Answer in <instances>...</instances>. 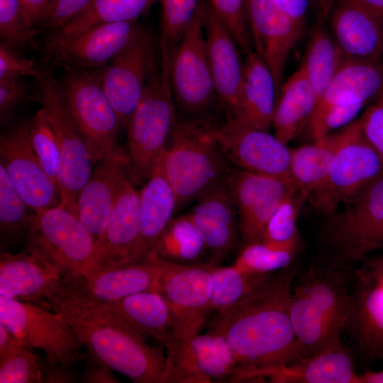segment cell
I'll return each mask as SVG.
<instances>
[{"label": "cell", "mask_w": 383, "mask_h": 383, "mask_svg": "<svg viewBox=\"0 0 383 383\" xmlns=\"http://www.w3.org/2000/svg\"><path fill=\"white\" fill-rule=\"evenodd\" d=\"M246 1H247V0H245V4H246Z\"/></svg>", "instance_id": "62"}, {"label": "cell", "mask_w": 383, "mask_h": 383, "mask_svg": "<svg viewBox=\"0 0 383 383\" xmlns=\"http://www.w3.org/2000/svg\"><path fill=\"white\" fill-rule=\"evenodd\" d=\"M94 240L79 218L60 204L35 212L24 250L62 279H68L80 273L91 253Z\"/></svg>", "instance_id": "10"}, {"label": "cell", "mask_w": 383, "mask_h": 383, "mask_svg": "<svg viewBox=\"0 0 383 383\" xmlns=\"http://www.w3.org/2000/svg\"><path fill=\"white\" fill-rule=\"evenodd\" d=\"M38 32L28 18L21 0H0L1 43L20 52L38 50Z\"/></svg>", "instance_id": "43"}, {"label": "cell", "mask_w": 383, "mask_h": 383, "mask_svg": "<svg viewBox=\"0 0 383 383\" xmlns=\"http://www.w3.org/2000/svg\"><path fill=\"white\" fill-rule=\"evenodd\" d=\"M160 270L157 257L150 253L140 262L62 279L52 310L112 302L142 292H157Z\"/></svg>", "instance_id": "13"}, {"label": "cell", "mask_w": 383, "mask_h": 383, "mask_svg": "<svg viewBox=\"0 0 383 383\" xmlns=\"http://www.w3.org/2000/svg\"><path fill=\"white\" fill-rule=\"evenodd\" d=\"M29 87L22 79L0 80V123L4 126L13 118L18 106L28 98Z\"/></svg>", "instance_id": "51"}, {"label": "cell", "mask_w": 383, "mask_h": 383, "mask_svg": "<svg viewBox=\"0 0 383 383\" xmlns=\"http://www.w3.org/2000/svg\"><path fill=\"white\" fill-rule=\"evenodd\" d=\"M329 12L330 10H324L317 13V21L300 65L318 101L327 84L347 61L326 26Z\"/></svg>", "instance_id": "36"}, {"label": "cell", "mask_w": 383, "mask_h": 383, "mask_svg": "<svg viewBox=\"0 0 383 383\" xmlns=\"http://www.w3.org/2000/svg\"><path fill=\"white\" fill-rule=\"evenodd\" d=\"M165 175L177 198V208L196 199L231 170L206 120H177L163 151Z\"/></svg>", "instance_id": "4"}, {"label": "cell", "mask_w": 383, "mask_h": 383, "mask_svg": "<svg viewBox=\"0 0 383 383\" xmlns=\"http://www.w3.org/2000/svg\"><path fill=\"white\" fill-rule=\"evenodd\" d=\"M206 252L205 244L188 215L173 217L150 252L177 264L197 263Z\"/></svg>", "instance_id": "38"}, {"label": "cell", "mask_w": 383, "mask_h": 383, "mask_svg": "<svg viewBox=\"0 0 383 383\" xmlns=\"http://www.w3.org/2000/svg\"><path fill=\"white\" fill-rule=\"evenodd\" d=\"M0 324L23 346L44 352L48 362L73 366L84 355L74 328L44 306L0 296Z\"/></svg>", "instance_id": "11"}, {"label": "cell", "mask_w": 383, "mask_h": 383, "mask_svg": "<svg viewBox=\"0 0 383 383\" xmlns=\"http://www.w3.org/2000/svg\"><path fill=\"white\" fill-rule=\"evenodd\" d=\"M357 119L364 135L383 157V91Z\"/></svg>", "instance_id": "50"}, {"label": "cell", "mask_w": 383, "mask_h": 383, "mask_svg": "<svg viewBox=\"0 0 383 383\" xmlns=\"http://www.w3.org/2000/svg\"><path fill=\"white\" fill-rule=\"evenodd\" d=\"M331 33L348 61L377 63L383 59V24L355 0H333Z\"/></svg>", "instance_id": "23"}, {"label": "cell", "mask_w": 383, "mask_h": 383, "mask_svg": "<svg viewBox=\"0 0 383 383\" xmlns=\"http://www.w3.org/2000/svg\"><path fill=\"white\" fill-rule=\"evenodd\" d=\"M60 83L70 113L85 140L93 163L101 160L129 167L118 135V116L91 70H65Z\"/></svg>", "instance_id": "6"}, {"label": "cell", "mask_w": 383, "mask_h": 383, "mask_svg": "<svg viewBox=\"0 0 383 383\" xmlns=\"http://www.w3.org/2000/svg\"><path fill=\"white\" fill-rule=\"evenodd\" d=\"M30 23L40 27L45 21L54 0H21Z\"/></svg>", "instance_id": "55"}, {"label": "cell", "mask_w": 383, "mask_h": 383, "mask_svg": "<svg viewBox=\"0 0 383 383\" xmlns=\"http://www.w3.org/2000/svg\"><path fill=\"white\" fill-rule=\"evenodd\" d=\"M157 259L160 270L157 292L166 301L172 318L165 348H190L209 318L212 270L216 265L211 262L183 265Z\"/></svg>", "instance_id": "7"}, {"label": "cell", "mask_w": 383, "mask_h": 383, "mask_svg": "<svg viewBox=\"0 0 383 383\" xmlns=\"http://www.w3.org/2000/svg\"><path fill=\"white\" fill-rule=\"evenodd\" d=\"M30 138L40 164L59 189L60 151L55 133L43 106L31 118Z\"/></svg>", "instance_id": "46"}, {"label": "cell", "mask_w": 383, "mask_h": 383, "mask_svg": "<svg viewBox=\"0 0 383 383\" xmlns=\"http://www.w3.org/2000/svg\"><path fill=\"white\" fill-rule=\"evenodd\" d=\"M159 0H92L79 14L47 35L40 45H50L74 36L94 26L137 21Z\"/></svg>", "instance_id": "34"}, {"label": "cell", "mask_w": 383, "mask_h": 383, "mask_svg": "<svg viewBox=\"0 0 383 383\" xmlns=\"http://www.w3.org/2000/svg\"><path fill=\"white\" fill-rule=\"evenodd\" d=\"M356 383H383V370L357 374Z\"/></svg>", "instance_id": "60"}, {"label": "cell", "mask_w": 383, "mask_h": 383, "mask_svg": "<svg viewBox=\"0 0 383 383\" xmlns=\"http://www.w3.org/2000/svg\"><path fill=\"white\" fill-rule=\"evenodd\" d=\"M191 348L200 372L210 381L231 380L238 361L231 345L218 331L208 328L192 341Z\"/></svg>", "instance_id": "40"}, {"label": "cell", "mask_w": 383, "mask_h": 383, "mask_svg": "<svg viewBox=\"0 0 383 383\" xmlns=\"http://www.w3.org/2000/svg\"><path fill=\"white\" fill-rule=\"evenodd\" d=\"M306 199L301 191L285 198L268 221L261 241L279 245L301 243L297 218Z\"/></svg>", "instance_id": "47"}, {"label": "cell", "mask_w": 383, "mask_h": 383, "mask_svg": "<svg viewBox=\"0 0 383 383\" xmlns=\"http://www.w3.org/2000/svg\"><path fill=\"white\" fill-rule=\"evenodd\" d=\"M357 265L370 276L383 284V255H369Z\"/></svg>", "instance_id": "57"}, {"label": "cell", "mask_w": 383, "mask_h": 383, "mask_svg": "<svg viewBox=\"0 0 383 383\" xmlns=\"http://www.w3.org/2000/svg\"><path fill=\"white\" fill-rule=\"evenodd\" d=\"M84 362L82 382L87 383L119 382L112 374V370L87 350L82 358Z\"/></svg>", "instance_id": "53"}, {"label": "cell", "mask_w": 383, "mask_h": 383, "mask_svg": "<svg viewBox=\"0 0 383 383\" xmlns=\"http://www.w3.org/2000/svg\"><path fill=\"white\" fill-rule=\"evenodd\" d=\"M35 216L0 164V244L1 252L25 240Z\"/></svg>", "instance_id": "39"}, {"label": "cell", "mask_w": 383, "mask_h": 383, "mask_svg": "<svg viewBox=\"0 0 383 383\" xmlns=\"http://www.w3.org/2000/svg\"><path fill=\"white\" fill-rule=\"evenodd\" d=\"M293 20L304 27L309 0H274Z\"/></svg>", "instance_id": "56"}, {"label": "cell", "mask_w": 383, "mask_h": 383, "mask_svg": "<svg viewBox=\"0 0 383 383\" xmlns=\"http://www.w3.org/2000/svg\"><path fill=\"white\" fill-rule=\"evenodd\" d=\"M383 172V157L364 135L358 119L341 130L340 140L323 183L310 196L328 216Z\"/></svg>", "instance_id": "8"}, {"label": "cell", "mask_w": 383, "mask_h": 383, "mask_svg": "<svg viewBox=\"0 0 383 383\" xmlns=\"http://www.w3.org/2000/svg\"><path fill=\"white\" fill-rule=\"evenodd\" d=\"M382 91L383 62L347 60L326 87L306 123L317 120L333 107L365 106Z\"/></svg>", "instance_id": "29"}, {"label": "cell", "mask_w": 383, "mask_h": 383, "mask_svg": "<svg viewBox=\"0 0 383 383\" xmlns=\"http://www.w3.org/2000/svg\"><path fill=\"white\" fill-rule=\"evenodd\" d=\"M128 178L114 213L94 240L91 253L79 274L111 270L145 260L148 251L140 231V197Z\"/></svg>", "instance_id": "15"}, {"label": "cell", "mask_w": 383, "mask_h": 383, "mask_svg": "<svg viewBox=\"0 0 383 383\" xmlns=\"http://www.w3.org/2000/svg\"><path fill=\"white\" fill-rule=\"evenodd\" d=\"M227 176L197 197L187 213L205 244L210 262L216 265L234 252L240 240Z\"/></svg>", "instance_id": "22"}, {"label": "cell", "mask_w": 383, "mask_h": 383, "mask_svg": "<svg viewBox=\"0 0 383 383\" xmlns=\"http://www.w3.org/2000/svg\"><path fill=\"white\" fill-rule=\"evenodd\" d=\"M246 11L254 50L269 67L279 94L287 58L304 27L274 0H247Z\"/></svg>", "instance_id": "20"}, {"label": "cell", "mask_w": 383, "mask_h": 383, "mask_svg": "<svg viewBox=\"0 0 383 383\" xmlns=\"http://www.w3.org/2000/svg\"><path fill=\"white\" fill-rule=\"evenodd\" d=\"M62 278L38 258L23 250L1 252L0 296L49 309L58 294Z\"/></svg>", "instance_id": "25"}, {"label": "cell", "mask_w": 383, "mask_h": 383, "mask_svg": "<svg viewBox=\"0 0 383 383\" xmlns=\"http://www.w3.org/2000/svg\"><path fill=\"white\" fill-rule=\"evenodd\" d=\"M48 73L33 59L4 43H0V80L19 79L33 77L37 81Z\"/></svg>", "instance_id": "49"}, {"label": "cell", "mask_w": 383, "mask_h": 383, "mask_svg": "<svg viewBox=\"0 0 383 383\" xmlns=\"http://www.w3.org/2000/svg\"><path fill=\"white\" fill-rule=\"evenodd\" d=\"M216 15L228 28L238 48L245 54L254 50L245 0H207Z\"/></svg>", "instance_id": "48"}, {"label": "cell", "mask_w": 383, "mask_h": 383, "mask_svg": "<svg viewBox=\"0 0 383 383\" xmlns=\"http://www.w3.org/2000/svg\"><path fill=\"white\" fill-rule=\"evenodd\" d=\"M353 309L348 331L352 333L367 364L383 359V284L359 265L352 270Z\"/></svg>", "instance_id": "24"}, {"label": "cell", "mask_w": 383, "mask_h": 383, "mask_svg": "<svg viewBox=\"0 0 383 383\" xmlns=\"http://www.w3.org/2000/svg\"><path fill=\"white\" fill-rule=\"evenodd\" d=\"M357 374L351 353L341 340L313 355L257 374L255 380L276 383H356Z\"/></svg>", "instance_id": "27"}, {"label": "cell", "mask_w": 383, "mask_h": 383, "mask_svg": "<svg viewBox=\"0 0 383 383\" xmlns=\"http://www.w3.org/2000/svg\"><path fill=\"white\" fill-rule=\"evenodd\" d=\"M213 128L216 141L230 164L252 173L291 176L290 148L270 131L231 116Z\"/></svg>", "instance_id": "18"}, {"label": "cell", "mask_w": 383, "mask_h": 383, "mask_svg": "<svg viewBox=\"0 0 383 383\" xmlns=\"http://www.w3.org/2000/svg\"><path fill=\"white\" fill-rule=\"evenodd\" d=\"M333 2V0H309V3L313 5L317 13L331 8Z\"/></svg>", "instance_id": "61"}, {"label": "cell", "mask_w": 383, "mask_h": 383, "mask_svg": "<svg viewBox=\"0 0 383 383\" xmlns=\"http://www.w3.org/2000/svg\"><path fill=\"white\" fill-rule=\"evenodd\" d=\"M383 24V0H355Z\"/></svg>", "instance_id": "58"}, {"label": "cell", "mask_w": 383, "mask_h": 383, "mask_svg": "<svg viewBox=\"0 0 383 383\" xmlns=\"http://www.w3.org/2000/svg\"><path fill=\"white\" fill-rule=\"evenodd\" d=\"M289 316L303 357L340 340L342 332L318 312L304 289L296 282L292 291Z\"/></svg>", "instance_id": "35"}, {"label": "cell", "mask_w": 383, "mask_h": 383, "mask_svg": "<svg viewBox=\"0 0 383 383\" xmlns=\"http://www.w3.org/2000/svg\"><path fill=\"white\" fill-rule=\"evenodd\" d=\"M74 308L90 310L125 323L145 338L154 339L165 348L169 343L171 313L158 292H142L112 302Z\"/></svg>", "instance_id": "28"}, {"label": "cell", "mask_w": 383, "mask_h": 383, "mask_svg": "<svg viewBox=\"0 0 383 383\" xmlns=\"http://www.w3.org/2000/svg\"><path fill=\"white\" fill-rule=\"evenodd\" d=\"M298 267L293 262L238 303L213 313L205 324L223 335L238 367L231 382H249L259 372L302 358L289 316Z\"/></svg>", "instance_id": "1"}, {"label": "cell", "mask_w": 383, "mask_h": 383, "mask_svg": "<svg viewBox=\"0 0 383 383\" xmlns=\"http://www.w3.org/2000/svg\"><path fill=\"white\" fill-rule=\"evenodd\" d=\"M352 270L316 263L296 281L318 312L342 333L348 329L353 309Z\"/></svg>", "instance_id": "26"}, {"label": "cell", "mask_w": 383, "mask_h": 383, "mask_svg": "<svg viewBox=\"0 0 383 383\" xmlns=\"http://www.w3.org/2000/svg\"><path fill=\"white\" fill-rule=\"evenodd\" d=\"M382 361H383V359H382Z\"/></svg>", "instance_id": "63"}, {"label": "cell", "mask_w": 383, "mask_h": 383, "mask_svg": "<svg viewBox=\"0 0 383 383\" xmlns=\"http://www.w3.org/2000/svg\"><path fill=\"white\" fill-rule=\"evenodd\" d=\"M168 73L174 102L190 118L206 120L217 98L209 65L202 0L192 22L170 57Z\"/></svg>", "instance_id": "12"}, {"label": "cell", "mask_w": 383, "mask_h": 383, "mask_svg": "<svg viewBox=\"0 0 383 383\" xmlns=\"http://www.w3.org/2000/svg\"><path fill=\"white\" fill-rule=\"evenodd\" d=\"M227 180L236 207L242 247L260 242L282 201L300 191L292 177L270 176L231 168Z\"/></svg>", "instance_id": "16"}, {"label": "cell", "mask_w": 383, "mask_h": 383, "mask_svg": "<svg viewBox=\"0 0 383 383\" xmlns=\"http://www.w3.org/2000/svg\"><path fill=\"white\" fill-rule=\"evenodd\" d=\"M155 62L152 36L143 28L133 43L111 62L89 70L97 78L124 129L141 100Z\"/></svg>", "instance_id": "17"}, {"label": "cell", "mask_w": 383, "mask_h": 383, "mask_svg": "<svg viewBox=\"0 0 383 383\" xmlns=\"http://www.w3.org/2000/svg\"><path fill=\"white\" fill-rule=\"evenodd\" d=\"M255 274L240 270L233 264L215 266L212 270L213 291L209 312L215 313L243 300L274 274Z\"/></svg>", "instance_id": "41"}, {"label": "cell", "mask_w": 383, "mask_h": 383, "mask_svg": "<svg viewBox=\"0 0 383 383\" xmlns=\"http://www.w3.org/2000/svg\"><path fill=\"white\" fill-rule=\"evenodd\" d=\"M16 340L13 334L0 324V356L6 353Z\"/></svg>", "instance_id": "59"}, {"label": "cell", "mask_w": 383, "mask_h": 383, "mask_svg": "<svg viewBox=\"0 0 383 383\" xmlns=\"http://www.w3.org/2000/svg\"><path fill=\"white\" fill-rule=\"evenodd\" d=\"M243 64L242 103L238 119L255 128L270 131L277 94L273 75L254 50L246 53Z\"/></svg>", "instance_id": "31"}, {"label": "cell", "mask_w": 383, "mask_h": 383, "mask_svg": "<svg viewBox=\"0 0 383 383\" xmlns=\"http://www.w3.org/2000/svg\"><path fill=\"white\" fill-rule=\"evenodd\" d=\"M161 6V52L169 57L196 16L201 0H159Z\"/></svg>", "instance_id": "44"}, {"label": "cell", "mask_w": 383, "mask_h": 383, "mask_svg": "<svg viewBox=\"0 0 383 383\" xmlns=\"http://www.w3.org/2000/svg\"><path fill=\"white\" fill-rule=\"evenodd\" d=\"M206 51L217 99L226 116L239 118L242 103L244 64L238 45L207 0H202Z\"/></svg>", "instance_id": "21"}, {"label": "cell", "mask_w": 383, "mask_h": 383, "mask_svg": "<svg viewBox=\"0 0 383 383\" xmlns=\"http://www.w3.org/2000/svg\"><path fill=\"white\" fill-rule=\"evenodd\" d=\"M272 118L274 135L288 144L303 130L318 103V96L302 69L282 85Z\"/></svg>", "instance_id": "33"}, {"label": "cell", "mask_w": 383, "mask_h": 383, "mask_svg": "<svg viewBox=\"0 0 383 383\" xmlns=\"http://www.w3.org/2000/svg\"><path fill=\"white\" fill-rule=\"evenodd\" d=\"M299 243L272 244L262 241L242 247L233 263L242 270L255 274H272L293 263Z\"/></svg>", "instance_id": "42"}, {"label": "cell", "mask_w": 383, "mask_h": 383, "mask_svg": "<svg viewBox=\"0 0 383 383\" xmlns=\"http://www.w3.org/2000/svg\"><path fill=\"white\" fill-rule=\"evenodd\" d=\"M143 28L137 21L99 24L61 42L39 45L42 61L51 68L89 70L115 60Z\"/></svg>", "instance_id": "14"}, {"label": "cell", "mask_w": 383, "mask_h": 383, "mask_svg": "<svg viewBox=\"0 0 383 383\" xmlns=\"http://www.w3.org/2000/svg\"><path fill=\"white\" fill-rule=\"evenodd\" d=\"M37 82L35 99L45 109L60 151V204L77 217L79 196L91 177L93 162L70 113L60 81L48 74Z\"/></svg>", "instance_id": "9"}, {"label": "cell", "mask_w": 383, "mask_h": 383, "mask_svg": "<svg viewBox=\"0 0 383 383\" xmlns=\"http://www.w3.org/2000/svg\"><path fill=\"white\" fill-rule=\"evenodd\" d=\"M340 136L341 130L299 148H290V175L306 198L325 181Z\"/></svg>", "instance_id": "37"}, {"label": "cell", "mask_w": 383, "mask_h": 383, "mask_svg": "<svg viewBox=\"0 0 383 383\" xmlns=\"http://www.w3.org/2000/svg\"><path fill=\"white\" fill-rule=\"evenodd\" d=\"M343 206L320 229L318 262L353 269L383 248V172Z\"/></svg>", "instance_id": "3"}, {"label": "cell", "mask_w": 383, "mask_h": 383, "mask_svg": "<svg viewBox=\"0 0 383 383\" xmlns=\"http://www.w3.org/2000/svg\"><path fill=\"white\" fill-rule=\"evenodd\" d=\"M74 328L87 350L111 370L137 383H164L166 356L128 326L74 307L55 311Z\"/></svg>", "instance_id": "2"}, {"label": "cell", "mask_w": 383, "mask_h": 383, "mask_svg": "<svg viewBox=\"0 0 383 383\" xmlns=\"http://www.w3.org/2000/svg\"><path fill=\"white\" fill-rule=\"evenodd\" d=\"M31 119L23 120L0 136V163L26 204L35 212L61 202L58 187L47 174L33 149Z\"/></svg>", "instance_id": "19"}, {"label": "cell", "mask_w": 383, "mask_h": 383, "mask_svg": "<svg viewBox=\"0 0 383 383\" xmlns=\"http://www.w3.org/2000/svg\"><path fill=\"white\" fill-rule=\"evenodd\" d=\"M128 178L124 167L101 160L82 189L77 202V217L95 240L109 223Z\"/></svg>", "instance_id": "30"}, {"label": "cell", "mask_w": 383, "mask_h": 383, "mask_svg": "<svg viewBox=\"0 0 383 383\" xmlns=\"http://www.w3.org/2000/svg\"><path fill=\"white\" fill-rule=\"evenodd\" d=\"M0 382H43V360L16 338L9 350L0 356Z\"/></svg>", "instance_id": "45"}, {"label": "cell", "mask_w": 383, "mask_h": 383, "mask_svg": "<svg viewBox=\"0 0 383 383\" xmlns=\"http://www.w3.org/2000/svg\"><path fill=\"white\" fill-rule=\"evenodd\" d=\"M75 381L73 366L52 364L43 359V382L70 383Z\"/></svg>", "instance_id": "54"}, {"label": "cell", "mask_w": 383, "mask_h": 383, "mask_svg": "<svg viewBox=\"0 0 383 383\" xmlns=\"http://www.w3.org/2000/svg\"><path fill=\"white\" fill-rule=\"evenodd\" d=\"M92 0H54L40 26L48 34L52 33L82 11Z\"/></svg>", "instance_id": "52"}, {"label": "cell", "mask_w": 383, "mask_h": 383, "mask_svg": "<svg viewBox=\"0 0 383 383\" xmlns=\"http://www.w3.org/2000/svg\"><path fill=\"white\" fill-rule=\"evenodd\" d=\"M169 57L161 55V66L154 64L141 100L127 131L128 175L140 184L148 179L165 150L177 122L168 73Z\"/></svg>", "instance_id": "5"}, {"label": "cell", "mask_w": 383, "mask_h": 383, "mask_svg": "<svg viewBox=\"0 0 383 383\" xmlns=\"http://www.w3.org/2000/svg\"><path fill=\"white\" fill-rule=\"evenodd\" d=\"M139 197L141 235L150 254L177 209L176 193L164 170L163 152L139 192Z\"/></svg>", "instance_id": "32"}]
</instances>
